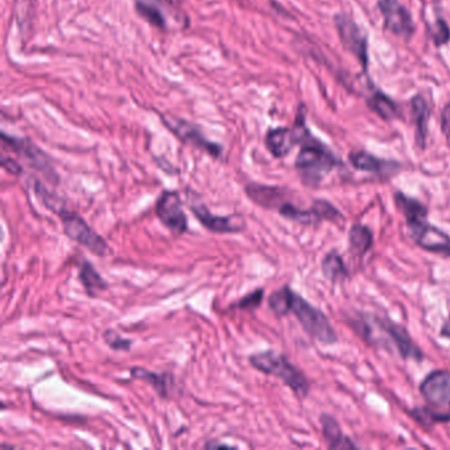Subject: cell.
<instances>
[{
	"mask_svg": "<svg viewBox=\"0 0 450 450\" xmlns=\"http://www.w3.org/2000/svg\"><path fill=\"white\" fill-rule=\"evenodd\" d=\"M336 28H337L338 37L342 42V47L350 51L362 68L367 69V40L365 33L360 31L357 23L348 18V15H337L334 18Z\"/></svg>",
	"mask_w": 450,
	"mask_h": 450,
	"instance_id": "obj_7",
	"label": "cell"
},
{
	"mask_svg": "<svg viewBox=\"0 0 450 450\" xmlns=\"http://www.w3.org/2000/svg\"><path fill=\"white\" fill-rule=\"evenodd\" d=\"M322 434L330 449H357L358 446L346 437L339 428L337 421L329 415L321 416Z\"/></svg>",
	"mask_w": 450,
	"mask_h": 450,
	"instance_id": "obj_17",
	"label": "cell"
},
{
	"mask_svg": "<svg viewBox=\"0 0 450 450\" xmlns=\"http://www.w3.org/2000/svg\"><path fill=\"white\" fill-rule=\"evenodd\" d=\"M245 193L251 201L266 209H279L286 202L284 190L277 186L268 185L248 184L245 186Z\"/></svg>",
	"mask_w": 450,
	"mask_h": 450,
	"instance_id": "obj_15",
	"label": "cell"
},
{
	"mask_svg": "<svg viewBox=\"0 0 450 450\" xmlns=\"http://www.w3.org/2000/svg\"><path fill=\"white\" fill-rule=\"evenodd\" d=\"M166 126L174 131L181 140H184L186 143L192 144L195 147H198L201 150L206 151L207 154H213V156H219L221 154V147L214 143H210L205 139L201 131L198 128L193 127L189 123L183 122H168Z\"/></svg>",
	"mask_w": 450,
	"mask_h": 450,
	"instance_id": "obj_14",
	"label": "cell"
},
{
	"mask_svg": "<svg viewBox=\"0 0 450 450\" xmlns=\"http://www.w3.org/2000/svg\"><path fill=\"white\" fill-rule=\"evenodd\" d=\"M205 448H207V449H209V448H212V449H213V448H233V446H231V445H227V444H222V442H218V444H215V442H209V444H206V445H205Z\"/></svg>",
	"mask_w": 450,
	"mask_h": 450,
	"instance_id": "obj_34",
	"label": "cell"
},
{
	"mask_svg": "<svg viewBox=\"0 0 450 450\" xmlns=\"http://www.w3.org/2000/svg\"><path fill=\"white\" fill-rule=\"evenodd\" d=\"M432 39L436 42V45H444L450 40V30L444 20H437L434 24V28L430 30Z\"/></svg>",
	"mask_w": 450,
	"mask_h": 450,
	"instance_id": "obj_31",
	"label": "cell"
},
{
	"mask_svg": "<svg viewBox=\"0 0 450 450\" xmlns=\"http://www.w3.org/2000/svg\"><path fill=\"white\" fill-rule=\"evenodd\" d=\"M338 164L334 154L315 138L308 135L301 143V151L297 154L296 169L304 184H320L324 176L330 174Z\"/></svg>",
	"mask_w": 450,
	"mask_h": 450,
	"instance_id": "obj_2",
	"label": "cell"
},
{
	"mask_svg": "<svg viewBox=\"0 0 450 450\" xmlns=\"http://www.w3.org/2000/svg\"><path fill=\"white\" fill-rule=\"evenodd\" d=\"M3 142L8 143L10 148H12L16 154L23 156L31 166L35 169L40 171L45 174L51 181H57V176L54 174V169L51 168L49 157L40 151L36 145L27 142V140H20V139H13L8 138L7 135H3Z\"/></svg>",
	"mask_w": 450,
	"mask_h": 450,
	"instance_id": "obj_12",
	"label": "cell"
},
{
	"mask_svg": "<svg viewBox=\"0 0 450 450\" xmlns=\"http://www.w3.org/2000/svg\"><path fill=\"white\" fill-rule=\"evenodd\" d=\"M409 234L418 245L434 254L450 256V236L439 227L430 225L425 218L407 219Z\"/></svg>",
	"mask_w": 450,
	"mask_h": 450,
	"instance_id": "obj_6",
	"label": "cell"
},
{
	"mask_svg": "<svg viewBox=\"0 0 450 450\" xmlns=\"http://www.w3.org/2000/svg\"><path fill=\"white\" fill-rule=\"evenodd\" d=\"M293 291L289 286H283L276 292H274L268 298V305L276 316H286L291 312Z\"/></svg>",
	"mask_w": 450,
	"mask_h": 450,
	"instance_id": "obj_25",
	"label": "cell"
},
{
	"mask_svg": "<svg viewBox=\"0 0 450 450\" xmlns=\"http://www.w3.org/2000/svg\"><path fill=\"white\" fill-rule=\"evenodd\" d=\"M348 160L355 169L362 171V172H370V174H394L398 168L396 163L382 160V159L375 157L367 152H363V151L351 152L348 156Z\"/></svg>",
	"mask_w": 450,
	"mask_h": 450,
	"instance_id": "obj_16",
	"label": "cell"
},
{
	"mask_svg": "<svg viewBox=\"0 0 450 450\" xmlns=\"http://www.w3.org/2000/svg\"><path fill=\"white\" fill-rule=\"evenodd\" d=\"M250 363L253 365V367L266 375H274L281 379L297 398L303 399L309 394L307 377L303 371L293 366L286 355L274 350H267L263 353L253 354L250 357Z\"/></svg>",
	"mask_w": 450,
	"mask_h": 450,
	"instance_id": "obj_1",
	"label": "cell"
},
{
	"mask_svg": "<svg viewBox=\"0 0 450 450\" xmlns=\"http://www.w3.org/2000/svg\"><path fill=\"white\" fill-rule=\"evenodd\" d=\"M131 375H133V378L140 379V380L150 383L156 389V392L159 395H162L163 398L168 396L169 387H171V380H172L169 375L156 374V372L148 371V370L142 367L133 368Z\"/></svg>",
	"mask_w": 450,
	"mask_h": 450,
	"instance_id": "obj_23",
	"label": "cell"
},
{
	"mask_svg": "<svg viewBox=\"0 0 450 450\" xmlns=\"http://www.w3.org/2000/svg\"><path fill=\"white\" fill-rule=\"evenodd\" d=\"M322 274L332 283L343 281L348 276V268L345 266L342 257L336 251L329 253L322 260Z\"/></svg>",
	"mask_w": 450,
	"mask_h": 450,
	"instance_id": "obj_20",
	"label": "cell"
},
{
	"mask_svg": "<svg viewBox=\"0 0 450 450\" xmlns=\"http://www.w3.org/2000/svg\"><path fill=\"white\" fill-rule=\"evenodd\" d=\"M312 209L315 210V213L317 214L320 221H336L338 218H341V213L332 204H329L327 201L324 200H317L313 202Z\"/></svg>",
	"mask_w": 450,
	"mask_h": 450,
	"instance_id": "obj_28",
	"label": "cell"
},
{
	"mask_svg": "<svg viewBox=\"0 0 450 450\" xmlns=\"http://www.w3.org/2000/svg\"><path fill=\"white\" fill-rule=\"evenodd\" d=\"M57 214L60 215L63 233L72 241H75L77 243L86 247L94 255L102 257L111 255L113 251L110 245H107L102 236L97 234L80 215L68 210L65 206L59 210Z\"/></svg>",
	"mask_w": 450,
	"mask_h": 450,
	"instance_id": "obj_4",
	"label": "cell"
},
{
	"mask_svg": "<svg viewBox=\"0 0 450 450\" xmlns=\"http://www.w3.org/2000/svg\"><path fill=\"white\" fill-rule=\"evenodd\" d=\"M156 214L162 224L176 234H184L188 230V218L177 192L165 190L162 193L156 204Z\"/></svg>",
	"mask_w": 450,
	"mask_h": 450,
	"instance_id": "obj_8",
	"label": "cell"
},
{
	"mask_svg": "<svg viewBox=\"0 0 450 450\" xmlns=\"http://www.w3.org/2000/svg\"><path fill=\"white\" fill-rule=\"evenodd\" d=\"M103 338H104V342L116 351H127L131 348V343H133L131 339L123 338L119 333H116L114 330H106Z\"/></svg>",
	"mask_w": 450,
	"mask_h": 450,
	"instance_id": "obj_29",
	"label": "cell"
},
{
	"mask_svg": "<svg viewBox=\"0 0 450 450\" xmlns=\"http://www.w3.org/2000/svg\"><path fill=\"white\" fill-rule=\"evenodd\" d=\"M378 8L387 31L404 39L413 35L415 24L412 16L399 0H378Z\"/></svg>",
	"mask_w": 450,
	"mask_h": 450,
	"instance_id": "obj_9",
	"label": "cell"
},
{
	"mask_svg": "<svg viewBox=\"0 0 450 450\" xmlns=\"http://www.w3.org/2000/svg\"><path fill=\"white\" fill-rule=\"evenodd\" d=\"M420 392L430 406L450 408V372L437 370L427 375L420 384Z\"/></svg>",
	"mask_w": 450,
	"mask_h": 450,
	"instance_id": "obj_11",
	"label": "cell"
},
{
	"mask_svg": "<svg viewBox=\"0 0 450 450\" xmlns=\"http://www.w3.org/2000/svg\"><path fill=\"white\" fill-rule=\"evenodd\" d=\"M135 8L143 19L154 27L163 28L165 25V18H164L163 12L154 3L147 1V0H138L135 4Z\"/></svg>",
	"mask_w": 450,
	"mask_h": 450,
	"instance_id": "obj_26",
	"label": "cell"
},
{
	"mask_svg": "<svg viewBox=\"0 0 450 450\" xmlns=\"http://www.w3.org/2000/svg\"><path fill=\"white\" fill-rule=\"evenodd\" d=\"M80 279H81L82 286H85V291L89 296H97L99 292H102L107 288L106 281L89 262L82 263Z\"/></svg>",
	"mask_w": 450,
	"mask_h": 450,
	"instance_id": "obj_19",
	"label": "cell"
},
{
	"mask_svg": "<svg viewBox=\"0 0 450 450\" xmlns=\"http://www.w3.org/2000/svg\"><path fill=\"white\" fill-rule=\"evenodd\" d=\"M348 243L354 253L365 255L374 243L372 231L363 225H354L348 233Z\"/></svg>",
	"mask_w": 450,
	"mask_h": 450,
	"instance_id": "obj_22",
	"label": "cell"
},
{
	"mask_svg": "<svg viewBox=\"0 0 450 450\" xmlns=\"http://www.w3.org/2000/svg\"><path fill=\"white\" fill-rule=\"evenodd\" d=\"M375 327H378L379 336L374 339V345L383 343L384 337L389 338V342H391L396 351L401 355V358L412 359V360H422L424 354L420 350L419 346H416V343L412 341V338L409 337L408 332L403 327H400L399 324L387 320V318L377 317L372 316Z\"/></svg>",
	"mask_w": 450,
	"mask_h": 450,
	"instance_id": "obj_5",
	"label": "cell"
},
{
	"mask_svg": "<svg viewBox=\"0 0 450 450\" xmlns=\"http://www.w3.org/2000/svg\"><path fill=\"white\" fill-rule=\"evenodd\" d=\"M192 212L195 215V218L207 230L213 233L227 234V233H238L242 230V225L236 224V218L212 214L204 204L192 205Z\"/></svg>",
	"mask_w": 450,
	"mask_h": 450,
	"instance_id": "obj_13",
	"label": "cell"
},
{
	"mask_svg": "<svg viewBox=\"0 0 450 450\" xmlns=\"http://www.w3.org/2000/svg\"><path fill=\"white\" fill-rule=\"evenodd\" d=\"M412 116L413 122L416 126V143L419 144L420 148L425 147V139L428 133V121H430V107L425 99L420 95H416L412 102Z\"/></svg>",
	"mask_w": 450,
	"mask_h": 450,
	"instance_id": "obj_18",
	"label": "cell"
},
{
	"mask_svg": "<svg viewBox=\"0 0 450 450\" xmlns=\"http://www.w3.org/2000/svg\"><path fill=\"white\" fill-rule=\"evenodd\" d=\"M291 312L296 316L298 322L310 337L325 345H333L337 342V334L325 313L310 305L304 297L297 295L296 292L292 295Z\"/></svg>",
	"mask_w": 450,
	"mask_h": 450,
	"instance_id": "obj_3",
	"label": "cell"
},
{
	"mask_svg": "<svg viewBox=\"0 0 450 450\" xmlns=\"http://www.w3.org/2000/svg\"><path fill=\"white\" fill-rule=\"evenodd\" d=\"M395 204L398 206L400 212L404 214L406 219H413V218H427V209L425 206L420 204L418 200H413L408 195L403 193H395Z\"/></svg>",
	"mask_w": 450,
	"mask_h": 450,
	"instance_id": "obj_24",
	"label": "cell"
},
{
	"mask_svg": "<svg viewBox=\"0 0 450 450\" xmlns=\"http://www.w3.org/2000/svg\"><path fill=\"white\" fill-rule=\"evenodd\" d=\"M264 297V291L263 289H256L254 292L245 295L243 298H241L236 304V308L245 309V310H254L257 307H260L262 301Z\"/></svg>",
	"mask_w": 450,
	"mask_h": 450,
	"instance_id": "obj_30",
	"label": "cell"
},
{
	"mask_svg": "<svg viewBox=\"0 0 450 450\" xmlns=\"http://www.w3.org/2000/svg\"><path fill=\"white\" fill-rule=\"evenodd\" d=\"M1 165H3V168L4 169H7L8 172L13 174H20V166H19V164L15 163L12 159H6V157H3V160H1Z\"/></svg>",
	"mask_w": 450,
	"mask_h": 450,
	"instance_id": "obj_32",
	"label": "cell"
},
{
	"mask_svg": "<svg viewBox=\"0 0 450 450\" xmlns=\"http://www.w3.org/2000/svg\"><path fill=\"white\" fill-rule=\"evenodd\" d=\"M308 135L309 133L304 124V119L303 116H298V122L293 128H276L267 133V148L272 156L284 157L293 150L295 145L303 143Z\"/></svg>",
	"mask_w": 450,
	"mask_h": 450,
	"instance_id": "obj_10",
	"label": "cell"
},
{
	"mask_svg": "<svg viewBox=\"0 0 450 450\" xmlns=\"http://www.w3.org/2000/svg\"><path fill=\"white\" fill-rule=\"evenodd\" d=\"M368 107L379 115L382 119L391 121L395 119L399 115V109L398 104L394 102L392 99H389L387 95L382 94V92H375L367 99Z\"/></svg>",
	"mask_w": 450,
	"mask_h": 450,
	"instance_id": "obj_21",
	"label": "cell"
},
{
	"mask_svg": "<svg viewBox=\"0 0 450 450\" xmlns=\"http://www.w3.org/2000/svg\"><path fill=\"white\" fill-rule=\"evenodd\" d=\"M412 415L416 421H419L425 427H432L433 424L441 422V421H450V415L436 413L430 409L416 408L412 412Z\"/></svg>",
	"mask_w": 450,
	"mask_h": 450,
	"instance_id": "obj_27",
	"label": "cell"
},
{
	"mask_svg": "<svg viewBox=\"0 0 450 450\" xmlns=\"http://www.w3.org/2000/svg\"><path fill=\"white\" fill-rule=\"evenodd\" d=\"M440 336L444 338H450V315L448 320L444 322V325L441 327Z\"/></svg>",
	"mask_w": 450,
	"mask_h": 450,
	"instance_id": "obj_33",
	"label": "cell"
}]
</instances>
